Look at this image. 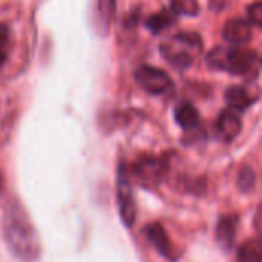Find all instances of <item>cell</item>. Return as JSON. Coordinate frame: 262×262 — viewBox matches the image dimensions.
I'll list each match as a JSON object with an SVG mask.
<instances>
[{
    "mask_svg": "<svg viewBox=\"0 0 262 262\" xmlns=\"http://www.w3.org/2000/svg\"><path fill=\"white\" fill-rule=\"evenodd\" d=\"M3 232L9 250L26 262L35 261L40 255V241L23 207L14 201L6 209Z\"/></svg>",
    "mask_w": 262,
    "mask_h": 262,
    "instance_id": "6da1fadb",
    "label": "cell"
},
{
    "mask_svg": "<svg viewBox=\"0 0 262 262\" xmlns=\"http://www.w3.org/2000/svg\"><path fill=\"white\" fill-rule=\"evenodd\" d=\"M207 66L215 71H226L238 75H256L259 69V54L247 48L218 46L209 52Z\"/></svg>",
    "mask_w": 262,
    "mask_h": 262,
    "instance_id": "7a4b0ae2",
    "label": "cell"
},
{
    "mask_svg": "<svg viewBox=\"0 0 262 262\" xmlns=\"http://www.w3.org/2000/svg\"><path fill=\"white\" fill-rule=\"evenodd\" d=\"M167 63L178 69H187L203 52V38L196 32H178L166 38L160 46Z\"/></svg>",
    "mask_w": 262,
    "mask_h": 262,
    "instance_id": "3957f363",
    "label": "cell"
},
{
    "mask_svg": "<svg viewBox=\"0 0 262 262\" xmlns=\"http://www.w3.org/2000/svg\"><path fill=\"white\" fill-rule=\"evenodd\" d=\"M137 83L152 95H161L172 88V78L167 72L150 64H141L135 71Z\"/></svg>",
    "mask_w": 262,
    "mask_h": 262,
    "instance_id": "277c9868",
    "label": "cell"
},
{
    "mask_svg": "<svg viewBox=\"0 0 262 262\" xmlns=\"http://www.w3.org/2000/svg\"><path fill=\"white\" fill-rule=\"evenodd\" d=\"M166 169H167V164H166V161L163 158L143 155L134 163L132 173L143 184L154 186V184H158L161 181V178L164 177Z\"/></svg>",
    "mask_w": 262,
    "mask_h": 262,
    "instance_id": "5b68a950",
    "label": "cell"
},
{
    "mask_svg": "<svg viewBox=\"0 0 262 262\" xmlns=\"http://www.w3.org/2000/svg\"><path fill=\"white\" fill-rule=\"evenodd\" d=\"M117 198L120 206V215L123 223L127 227H132L137 216V204L134 200L130 181L127 177V172H124V167L121 166L118 170V183H117Z\"/></svg>",
    "mask_w": 262,
    "mask_h": 262,
    "instance_id": "8992f818",
    "label": "cell"
},
{
    "mask_svg": "<svg viewBox=\"0 0 262 262\" xmlns=\"http://www.w3.org/2000/svg\"><path fill=\"white\" fill-rule=\"evenodd\" d=\"M253 26L249 20L243 18H232L223 28V37L232 45H244L252 40Z\"/></svg>",
    "mask_w": 262,
    "mask_h": 262,
    "instance_id": "52a82bcc",
    "label": "cell"
},
{
    "mask_svg": "<svg viewBox=\"0 0 262 262\" xmlns=\"http://www.w3.org/2000/svg\"><path fill=\"white\" fill-rule=\"evenodd\" d=\"M241 127H243V123H241L238 112H235L232 109H226L220 114L218 121H216V130H218V135L221 137V140H224L227 143L235 140L239 135Z\"/></svg>",
    "mask_w": 262,
    "mask_h": 262,
    "instance_id": "ba28073f",
    "label": "cell"
},
{
    "mask_svg": "<svg viewBox=\"0 0 262 262\" xmlns=\"http://www.w3.org/2000/svg\"><path fill=\"white\" fill-rule=\"evenodd\" d=\"M144 233H146V238L147 241L157 249V252L166 258H170L173 259V247H172V243L166 233V230L163 229L161 224L158 223H152L149 224L146 229H144Z\"/></svg>",
    "mask_w": 262,
    "mask_h": 262,
    "instance_id": "9c48e42d",
    "label": "cell"
},
{
    "mask_svg": "<svg viewBox=\"0 0 262 262\" xmlns=\"http://www.w3.org/2000/svg\"><path fill=\"white\" fill-rule=\"evenodd\" d=\"M224 98L229 104V109L235 111V112H243L247 107H250L258 98L252 97V94L243 88V86H232L226 91Z\"/></svg>",
    "mask_w": 262,
    "mask_h": 262,
    "instance_id": "30bf717a",
    "label": "cell"
},
{
    "mask_svg": "<svg viewBox=\"0 0 262 262\" xmlns=\"http://www.w3.org/2000/svg\"><path fill=\"white\" fill-rule=\"evenodd\" d=\"M236 227H238V216L236 215H229L224 216L216 227V239L220 246L224 250H230L235 244V236H236Z\"/></svg>",
    "mask_w": 262,
    "mask_h": 262,
    "instance_id": "8fae6325",
    "label": "cell"
},
{
    "mask_svg": "<svg viewBox=\"0 0 262 262\" xmlns=\"http://www.w3.org/2000/svg\"><path fill=\"white\" fill-rule=\"evenodd\" d=\"M175 20H177V14H175L173 11L161 9L160 12L150 15V17L146 20L144 25H146V28H147L152 34L158 35V34H161L163 31H166L167 28H170V26L175 23Z\"/></svg>",
    "mask_w": 262,
    "mask_h": 262,
    "instance_id": "7c38bea8",
    "label": "cell"
},
{
    "mask_svg": "<svg viewBox=\"0 0 262 262\" xmlns=\"http://www.w3.org/2000/svg\"><path fill=\"white\" fill-rule=\"evenodd\" d=\"M175 120L183 129L190 130V129H195L200 124V112L193 104L184 103V104H180L177 107Z\"/></svg>",
    "mask_w": 262,
    "mask_h": 262,
    "instance_id": "4fadbf2b",
    "label": "cell"
},
{
    "mask_svg": "<svg viewBox=\"0 0 262 262\" xmlns=\"http://www.w3.org/2000/svg\"><path fill=\"white\" fill-rule=\"evenodd\" d=\"M236 262H262V243L259 238L247 241L238 250Z\"/></svg>",
    "mask_w": 262,
    "mask_h": 262,
    "instance_id": "5bb4252c",
    "label": "cell"
},
{
    "mask_svg": "<svg viewBox=\"0 0 262 262\" xmlns=\"http://www.w3.org/2000/svg\"><path fill=\"white\" fill-rule=\"evenodd\" d=\"M115 6L117 0H97V21L103 32H106L112 23Z\"/></svg>",
    "mask_w": 262,
    "mask_h": 262,
    "instance_id": "9a60e30c",
    "label": "cell"
},
{
    "mask_svg": "<svg viewBox=\"0 0 262 262\" xmlns=\"http://www.w3.org/2000/svg\"><path fill=\"white\" fill-rule=\"evenodd\" d=\"M172 11L184 15H196L200 12V3L198 0H170Z\"/></svg>",
    "mask_w": 262,
    "mask_h": 262,
    "instance_id": "2e32d148",
    "label": "cell"
},
{
    "mask_svg": "<svg viewBox=\"0 0 262 262\" xmlns=\"http://www.w3.org/2000/svg\"><path fill=\"white\" fill-rule=\"evenodd\" d=\"M255 183H256V177H255L253 169L244 167L238 175V187L243 192H249V190H252L255 187Z\"/></svg>",
    "mask_w": 262,
    "mask_h": 262,
    "instance_id": "e0dca14e",
    "label": "cell"
},
{
    "mask_svg": "<svg viewBox=\"0 0 262 262\" xmlns=\"http://www.w3.org/2000/svg\"><path fill=\"white\" fill-rule=\"evenodd\" d=\"M8 45H9V29L5 23H0V68L6 61Z\"/></svg>",
    "mask_w": 262,
    "mask_h": 262,
    "instance_id": "ac0fdd59",
    "label": "cell"
},
{
    "mask_svg": "<svg viewBox=\"0 0 262 262\" xmlns=\"http://www.w3.org/2000/svg\"><path fill=\"white\" fill-rule=\"evenodd\" d=\"M247 12H249V23L252 25V26H261L262 25V3L258 0V2H255L253 5H250L249 6V9H247Z\"/></svg>",
    "mask_w": 262,
    "mask_h": 262,
    "instance_id": "d6986e66",
    "label": "cell"
},
{
    "mask_svg": "<svg viewBox=\"0 0 262 262\" xmlns=\"http://www.w3.org/2000/svg\"><path fill=\"white\" fill-rule=\"evenodd\" d=\"M2 190H3V177L0 173V193H2Z\"/></svg>",
    "mask_w": 262,
    "mask_h": 262,
    "instance_id": "ffe728a7",
    "label": "cell"
}]
</instances>
